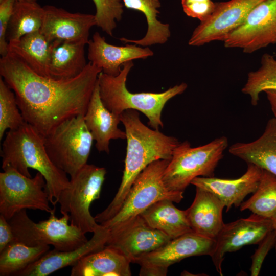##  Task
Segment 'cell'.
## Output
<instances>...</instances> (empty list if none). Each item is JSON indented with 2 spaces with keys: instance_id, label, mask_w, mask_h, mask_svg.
<instances>
[{
  "instance_id": "cell-1",
  "label": "cell",
  "mask_w": 276,
  "mask_h": 276,
  "mask_svg": "<svg viewBox=\"0 0 276 276\" xmlns=\"http://www.w3.org/2000/svg\"><path fill=\"white\" fill-rule=\"evenodd\" d=\"M102 70L89 62L77 76L55 80L33 72L9 52L0 59V74L14 91L25 121L44 137L63 121L85 115Z\"/></svg>"
},
{
  "instance_id": "cell-2",
  "label": "cell",
  "mask_w": 276,
  "mask_h": 276,
  "mask_svg": "<svg viewBox=\"0 0 276 276\" xmlns=\"http://www.w3.org/2000/svg\"><path fill=\"white\" fill-rule=\"evenodd\" d=\"M127 140L126 154L122 181L113 199L95 219L100 224L113 218L121 209L132 185L140 173L151 163L170 160L180 142L159 130L152 129L141 121L137 110L128 109L120 115Z\"/></svg>"
},
{
  "instance_id": "cell-3",
  "label": "cell",
  "mask_w": 276,
  "mask_h": 276,
  "mask_svg": "<svg viewBox=\"0 0 276 276\" xmlns=\"http://www.w3.org/2000/svg\"><path fill=\"white\" fill-rule=\"evenodd\" d=\"M2 167L10 165L22 174L31 177L29 169L44 177L45 191L54 207L59 195L70 183L67 174L51 160L44 145V137L31 125L25 122L15 130H9L3 142L1 152Z\"/></svg>"
},
{
  "instance_id": "cell-4",
  "label": "cell",
  "mask_w": 276,
  "mask_h": 276,
  "mask_svg": "<svg viewBox=\"0 0 276 276\" xmlns=\"http://www.w3.org/2000/svg\"><path fill=\"white\" fill-rule=\"evenodd\" d=\"M133 66L132 61L126 62L116 76L101 72L98 77L100 97L104 106L112 113L120 116L126 110L139 111L148 118L149 126L159 130L164 126L162 112L165 105L171 99L182 94L188 85L183 82L162 93H131L126 87V81Z\"/></svg>"
},
{
  "instance_id": "cell-5",
  "label": "cell",
  "mask_w": 276,
  "mask_h": 276,
  "mask_svg": "<svg viewBox=\"0 0 276 276\" xmlns=\"http://www.w3.org/2000/svg\"><path fill=\"white\" fill-rule=\"evenodd\" d=\"M228 146V139L224 136L196 147H191L187 141L180 142L164 173L163 180L167 189L183 193L196 177H214Z\"/></svg>"
},
{
  "instance_id": "cell-6",
  "label": "cell",
  "mask_w": 276,
  "mask_h": 276,
  "mask_svg": "<svg viewBox=\"0 0 276 276\" xmlns=\"http://www.w3.org/2000/svg\"><path fill=\"white\" fill-rule=\"evenodd\" d=\"M58 218L55 211L49 218L38 223L28 216L26 210L17 212L8 221L12 227L15 240L27 245H52L59 251L75 249L87 241L81 229L68 223L70 215L62 214Z\"/></svg>"
},
{
  "instance_id": "cell-7",
  "label": "cell",
  "mask_w": 276,
  "mask_h": 276,
  "mask_svg": "<svg viewBox=\"0 0 276 276\" xmlns=\"http://www.w3.org/2000/svg\"><path fill=\"white\" fill-rule=\"evenodd\" d=\"M84 116L78 115L63 121L44 137L50 159L70 177L87 164L94 141Z\"/></svg>"
},
{
  "instance_id": "cell-8",
  "label": "cell",
  "mask_w": 276,
  "mask_h": 276,
  "mask_svg": "<svg viewBox=\"0 0 276 276\" xmlns=\"http://www.w3.org/2000/svg\"><path fill=\"white\" fill-rule=\"evenodd\" d=\"M169 161L158 160L146 167L135 179L119 212L113 218L101 225L108 229L119 226L163 199L180 202L183 198V193L169 190L163 180L164 173Z\"/></svg>"
},
{
  "instance_id": "cell-9",
  "label": "cell",
  "mask_w": 276,
  "mask_h": 276,
  "mask_svg": "<svg viewBox=\"0 0 276 276\" xmlns=\"http://www.w3.org/2000/svg\"><path fill=\"white\" fill-rule=\"evenodd\" d=\"M106 170L87 164L61 192L58 203L62 214L70 215V224L84 233H94L100 226L89 210L92 202L100 198Z\"/></svg>"
},
{
  "instance_id": "cell-10",
  "label": "cell",
  "mask_w": 276,
  "mask_h": 276,
  "mask_svg": "<svg viewBox=\"0 0 276 276\" xmlns=\"http://www.w3.org/2000/svg\"><path fill=\"white\" fill-rule=\"evenodd\" d=\"M0 173V215L7 220L17 212L26 209L38 210L50 214L55 211L50 206L45 191L46 182L43 175L37 172L28 177L10 165L2 167Z\"/></svg>"
},
{
  "instance_id": "cell-11",
  "label": "cell",
  "mask_w": 276,
  "mask_h": 276,
  "mask_svg": "<svg viewBox=\"0 0 276 276\" xmlns=\"http://www.w3.org/2000/svg\"><path fill=\"white\" fill-rule=\"evenodd\" d=\"M215 244V240L191 232L141 256L134 263L140 265V276H166L170 266L184 259L192 256H210Z\"/></svg>"
},
{
  "instance_id": "cell-12",
  "label": "cell",
  "mask_w": 276,
  "mask_h": 276,
  "mask_svg": "<svg viewBox=\"0 0 276 276\" xmlns=\"http://www.w3.org/2000/svg\"><path fill=\"white\" fill-rule=\"evenodd\" d=\"M223 42L225 48H241L248 54L275 44L276 0H266L256 6Z\"/></svg>"
},
{
  "instance_id": "cell-13",
  "label": "cell",
  "mask_w": 276,
  "mask_h": 276,
  "mask_svg": "<svg viewBox=\"0 0 276 276\" xmlns=\"http://www.w3.org/2000/svg\"><path fill=\"white\" fill-rule=\"evenodd\" d=\"M266 0H229L216 2L215 9L194 30L188 44L200 47L214 41H223L243 24L251 10Z\"/></svg>"
},
{
  "instance_id": "cell-14",
  "label": "cell",
  "mask_w": 276,
  "mask_h": 276,
  "mask_svg": "<svg viewBox=\"0 0 276 276\" xmlns=\"http://www.w3.org/2000/svg\"><path fill=\"white\" fill-rule=\"evenodd\" d=\"M272 229L271 219L254 213L246 218L224 224L215 240V247L210 256L216 270L222 275V264L227 252L237 251L244 246L258 244Z\"/></svg>"
},
{
  "instance_id": "cell-15",
  "label": "cell",
  "mask_w": 276,
  "mask_h": 276,
  "mask_svg": "<svg viewBox=\"0 0 276 276\" xmlns=\"http://www.w3.org/2000/svg\"><path fill=\"white\" fill-rule=\"evenodd\" d=\"M108 230L106 246L118 249L133 263L141 256L172 240L163 232L150 227L140 215Z\"/></svg>"
},
{
  "instance_id": "cell-16",
  "label": "cell",
  "mask_w": 276,
  "mask_h": 276,
  "mask_svg": "<svg viewBox=\"0 0 276 276\" xmlns=\"http://www.w3.org/2000/svg\"><path fill=\"white\" fill-rule=\"evenodd\" d=\"M41 32L51 42H81L87 44L90 30L96 25L95 15L71 13L52 5L43 6Z\"/></svg>"
},
{
  "instance_id": "cell-17",
  "label": "cell",
  "mask_w": 276,
  "mask_h": 276,
  "mask_svg": "<svg viewBox=\"0 0 276 276\" xmlns=\"http://www.w3.org/2000/svg\"><path fill=\"white\" fill-rule=\"evenodd\" d=\"M109 236V230L100 224L92 237L80 247L68 251L49 250L40 259L17 273L18 276H47L67 266H73L83 257L103 249Z\"/></svg>"
},
{
  "instance_id": "cell-18",
  "label": "cell",
  "mask_w": 276,
  "mask_h": 276,
  "mask_svg": "<svg viewBox=\"0 0 276 276\" xmlns=\"http://www.w3.org/2000/svg\"><path fill=\"white\" fill-rule=\"evenodd\" d=\"M263 170L254 164H247L246 171L239 178L197 177L191 184L214 194L223 203L228 212L232 206H239L248 195L256 191Z\"/></svg>"
},
{
  "instance_id": "cell-19",
  "label": "cell",
  "mask_w": 276,
  "mask_h": 276,
  "mask_svg": "<svg viewBox=\"0 0 276 276\" xmlns=\"http://www.w3.org/2000/svg\"><path fill=\"white\" fill-rule=\"evenodd\" d=\"M87 57L90 62L104 73L118 75L124 63L138 59L152 56L153 52L148 47L134 44L116 46L109 44L104 37L96 32L88 43Z\"/></svg>"
},
{
  "instance_id": "cell-20",
  "label": "cell",
  "mask_w": 276,
  "mask_h": 276,
  "mask_svg": "<svg viewBox=\"0 0 276 276\" xmlns=\"http://www.w3.org/2000/svg\"><path fill=\"white\" fill-rule=\"evenodd\" d=\"M223 203L213 193L196 187V194L191 206L185 210L190 227L194 233L215 240L224 223Z\"/></svg>"
},
{
  "instance_id": "cell-21",
  "label": "cell",
  "mask_w": 276,
  "mask_h": 276,
  "mask_svg": "<svg viewBox=\"0 0 276 276\" xmlns=\"http://www.w3.org/2000/svg\"><path fill=\"white\" fill-rule=\"evenodd\" d=\"M84 118L99 152L109 154L111 140L126 139L125 132L118 127L120 116L109 111L102 102L98 81Z\"/></svg>"
},
{
  "instance_id": "cell-22",
  "label": "cell",
  "mask_w": 276,
  "mask_h": 276,
  "mask_svg": "<svg viewBox=\"0 0 276 276\" xmlns=\"http://www.w3.org/2000/svg\"><path fill=\"white\" fill-rule=\"evenodd\" d=\"M228 151L247 164H254L276 176V120H269L262 134L256 140L236 143Z\"/></svg>"
},
{
  "instance_id": "cell-23",
  "label": "cell",
  "mask_w": 276,
  "mask_h": 276,
  "mask_svg": "<svg viewBox=\"0 0 276 276\" xmlns=\"http://www.w3.org/2000/svg\"><path fill=\"white\" fill-rule=\"evenodd\" d=\"M130 262L109 246L81 258L72 267L71 276H130Z\"/></svg>"
},
{
  "instance_id": "cell-24",
  "label": "cell",
  "mask_w": 276,
  "mask_h": 276,
  "mask_svg": "<svg viewBox=\"0 0 276 276\" xmlns=\"http://www.w3.org/2000/svg\"><path fill=\"white\" fill-rule=\"evenodd\" d=\"M53 42L41 31L26 34L19 40L9 42V52L22 60L33 72L50 78V65Z\"/></svg>"
},
{
  "instance_id": "cell-25",
  "label": "cell",
  "mask_w": 276,
  "mask_h": 276,
  "mask_svg": "<svg viewBox=\"0 0 276 276\" xmlns=\"http://www.w3.org/2000/svg\"><path fill=\"white\" fill-rule=\"evenodd\" d=\"M169 199L159 200L140 215L151 228L158 230L173 239L193 232L185 210L178 209Z\"/></svg>"
},
{
  "instance_id": "cell-26",
  "label": "cell",
  "mask_w": 276,
  "mask_h": 276,
  "mask_svg": "<svg viewBox=\"0 0 276 276\" xmlns=\"http://www.w3.org/2000/svg\"><path fill=\"white\" fill-rule=\"evenodd\" d=\"M50 65V78L68 79L79 75L87 63L85 44L81 42L54 41Z\"/></svg>"
},
{
  "instance_id": "cell-27",
  "label": "cell",
  "mask_w": 276,
  "mask_h": 276,
  "mask_svg": "<svg viewBox=\"0 0 276 276\" xmlns=\"http://www.w3.org/2000/svg\"><path fill=\"white\" fill-rule=\"evenodd\" d=\"M123 3L126 8L142 12L145 16L148 27L142 38L135 40L122 37L119 39L120 41L144 47L163 44L168 41L171 36L170 26L157 19L158 9L161 6L159 0H123Z\"/></svg>"
},
{
  "instance_id": "cell-28",
  "label": "cell",
  "mask_w": 276,
  "mask_h": 276,
  "mask_svg": "<svg viewBox=\"0 0 276 276\" xmlns=\"http://www.w3.org/2000/svg\"><path fill=\"white\" fill-rule=\"evenodd\" d=\"M44 15L43 7L36 2L16 1L6 33L8 43L41 30Z\"/></svg>"
},
{
  "instance_id": "cell-29",
  "label": "cell",
  "mask_w": 276,
  "mask_h": 276,
  "mask_svg": "<svg viewBox=\"0 0 276 276\" xmlns=\"http://www.w3.org/2000/svg\"><path fill=\"white\" fill-rule=\"evenodd\" d=\"M50 250V245L31 246L15 240L0 252V275H15Z\"/></svg>"
},
{
  "instance_id": "cell-30",
  "label": "cell",
  "mask_w": 276,
  "mask_h": 276,
  "mask_svg": "<svg viewBox=\"0 0 276 276\" xmlns=\"http://www.w3.org/2000/svg\"><path fill=\"white\" fill-rule=\"evenodd\" d=\"M246 210L270 219L276 214L275 175L263 170L257 189L248 199L240 205V211Z\"/></svg>"
},
{
  "instance_id": "cell-31",
  "label": "cell",
  "mask_w": 276,
  "mask_h": 276,
  "mask_svg": "<svg viewBox=\"0 0 276 276\" xmlns=\"http://www.w3.org/2000/svg\"><path fill=\"white\" fill-rule=\"evenodd\" d=\"M268 89L276 90V59L272 55L265 53L261 57L260 67L248 73L241 91L249 96L252 105L256 106L260 93Z\"/></svg>"
},
{
  "instance_id": "cell-32",
  "label": "cell",
  "mask_w": 276,
  "mask_h": 276,
  "mask_svg": "<svg viewBox=\"0 0 276 276\" xmlns=\"http://www.w3.org/2000/svg\"><path fill=\"white\" fill-rule=\"evenodd\" d=\"M26 122L18 106L14 91L0 78V140L6 130L17 129Z\"/></svg>"
},
{
  "instance_id": "cell-33",
  "label": "cell",
  "mask_w": 276,
  "mask_h": 276,
  "mask_svg": "<svg viewBox=\"0 0 276 276\" xmlns=\"http://www.w3.org/2000/svg\"><path fill=\"white\" fill-rule=\"evenodd\" d=\"M96 7V25L108 35L113 36L117 22L122 18L123 0H93Z\"/></svg>"
},
{
  "instance_id": "cell-34",
  "label": "cell",
  "mask_w": 276,
  "mask_h": 276,
  "mask_svg": "<svg viewBox=\"0 0 276 276\" xmlns=\"http://www.w3.org/2000/svg\"><path fill=\"white\" fill-rule=\"evenodd\" d=\"M183 11L189 17L200 22L208 19L214 12L216 2L212 0H181Z\"/></svg>"
},
{
  "instance_id": "cell-35",
  "label": "cell",
  "mask_w": 276,
  "mask_h": 276,
  "mask_svg": "<svg viewBox=\"0 0 276 276\" xmlns=\"http://www.w3.org/2000/svg\"><path fill=\"white\" fill-rule=\"evenodd\" d=\"M276 243V231L274 229L267 233L258 244V248L252 255L250 269L251 276H258L267 255Z\"/></svg>"
},
{
  "instance_id": "cell-36",
  "label": "cell",
  "mask_w": 276,
  "mask_h": 276,
  "mask_svg": "<svg viewBox=\"0 0 276 276\" xmlns=\"http://www.w3.org/2000/svg\"><path fill=\"white\" fill-rule=\"evenodd\" d=\"M16 0H4L0 3V54L2 57L9 52L6 33Z\"/></svg>"
},
{
  "instance_id": "cell-37",
  "label": "cell",
  "mask_w": 276,
  "mask_h": 276,
  "mask_svg": "<svg viewBox=\"0 0 276 276\" xmlns=\"http://www.w3.org/2000/svg\"><path fill=\"white\" fill-rule=\"evenodd\" d=\"M14 240L13 232L8 220L0 215V252Z\"/></svg>"
},
{
  "instance_id": "cell-38",
  "label": "cell",
  "mask_w": 276,
  "mask_h": 276,
  "mask_svg": "<svg viewBox=\"0 0 276 276\" xmlns=\"http://www.w3.org/2000/svg\"><path fill=\"white\" fill-rule=\"evenodd\" d=\"M270 105L271 110L276 120V90L268 89L264 91Z\"/></svg>"
},
{
  "instance_id": "cell-39",
  "label": "cell",
  "mask_w": 276,
  "mask_h": 276,
  "mask_svg": "<svg viewBox=\"0 0 276 276\" xmlns=\"http://www.w3.org/2000/svg\"><path fill=\"white\" fill-rule=\"evenodd\" d=\"M271 219L272 220V221L273 229H274L275 230V231H276V214L274 215L271 218ZM274 247H275V253H276V243H275V245Z\"/></svg>"
},
{
  "instance_id": "cell-40",
  "label": "cell",
  "mask_w": 276,
  "mask_h": 276,
  "mask_svg": "<svg viewBox=\"0 0 276 276\" xmlns=\"http://www.w3.org/2000/svg\"><path fill=\"white\" fill-rule=\"evenodd\" d=\"M16 1L36 2L37 0H16Z\"/></svg>"
},
{
  "instance_id": "cell-41",
  "label": "cell",
  "mask_w": 276,
  "mask_h": 276,
  "mask_svg": "<svg viewBox=\"0 0 276 276\" xmlns=\"http://www.w3.org/2000/svg\"><path fill=\"white\" fill-rule=\"evenodd\" d=\"M4 0H0V3L2 2L3 1H4Z\"/></svg>"
}]
</instances>
